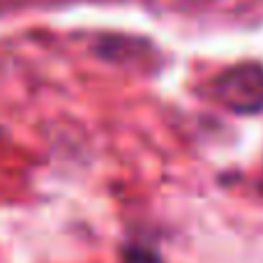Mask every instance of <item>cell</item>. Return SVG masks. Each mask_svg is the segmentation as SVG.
<instances>
[{"mask_svg": "<svg viewBox=\"0 0 263 263\" xmlns=\"http://www.w3.org/2000/svg\"><path fill=\"white\" fill-rule=\"evenodd\" d=\"M215 97L238 114L263 111V67L245 63L231 67L215 81Z\"/></svg>", "mask_w": 263, "mask_h": 263, "instance_id": "6da1fadb", "label": "cell"}, {"mask_svg": "<svg viewBox=\"0 0 263 263\" xmlns=\"http://www.w3.org/2000/svg\"><path fill=\"white\" fill-rule=\"evenodd\" d=\"M196 3H210V0H196Z\"/></svg>", "mask_w": 263, "mask_h": 263, "instance_id": "7a4b0ae2", "label": "cell"}]
</instances>
